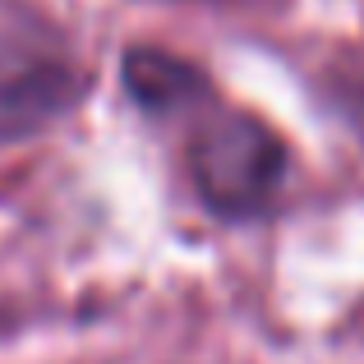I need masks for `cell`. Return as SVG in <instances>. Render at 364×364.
Returning <instances> with one entry per match:
<instances>
[{"mask_svg": "<svg viewBox=\"0 0 364 364\" xmlns=\"http://www.w3.org/2000/svg\"><path fill=\"white\" fill-rule=\"evenodd\" d=\"M189 171H194V185L208 208H217L226 217H245L258 213L277 194L286 152L277 143V134L263 129L254 116L222 111V116L203 120L194 129Z\"/></svg>", "mask_w": 364, "mask_h": 364, "instance_id": "6da1fadb", "label": "cell"}, {"mask_svg": "<svg viewBox=\"0 0 364 364\" xmlns=\"http://www.w3.org/2000/svg\"><path fill=\"white\" fill-rule=\"evenodd\" d=\"M74 97L65 46L28 14L0 9V139L42 129Z\"/></svg>", "mask_w": 364, "mask_h": 364, "instance_id": "7a4b0ae2", "label": "cell"}, {"mask_svg": "<svg viewBox=\"0 0 364 364\" xmlns=\"http://www.w3.org/2000/svg\"><path fill=\"white\" fill-rule=\"evenodd\" d=\"M124 83L134 88V97L143 107H176L189 92H198V74L189 70L185 60H171L161 51H129V65H124Z\"/></svg>", "mask_w": 364, "mask_h": 364, "instance_id": "3957f363", "label": "cell"}]
</instances>
